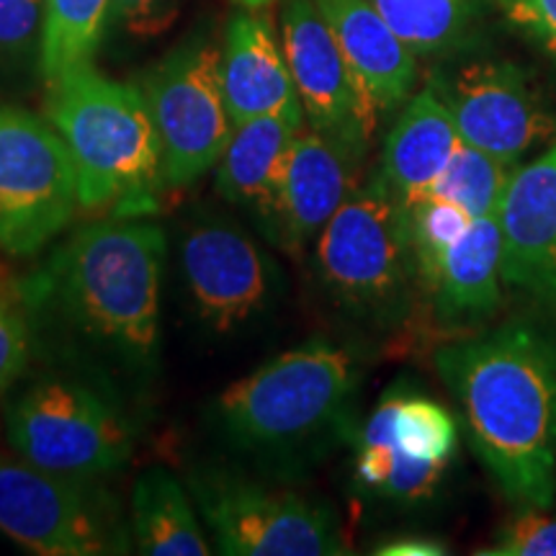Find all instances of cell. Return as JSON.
<instances>
[{"mask_svg":"<svg viewBox=\"0 0 556 556\" xmlns=\"http://www.w3.org/2000/svg\"><path fill=\"white\" fill-rule=\"evenodd\" d=\"M479 464L513 507L556 497V319L528 309L433 356Z\"/></svg>","mask_w":556,"mask_h":556,"instance_id":"cell-1","label":"cell"},{"mask_svg":"<svg viewBox=\"0 0 556 556\" xmlns=\"http://www.w3.org/2000/svg\"><path fill=\"white\" fill-rule=\"evenodd\" d=\"M165 235L131 214L90 222L34 278V296L103 356L142 371L160 343Z\"/></svg>","mask_w":556,"mask_h":556,"instance_id":"cell-2","label":"cell"},{"mask_svg":"<svg viewBox=\"0 0 556 556\" xmlns=\"http://www.w3.org/2000/svg\"><path fill=\"white\" fill-rule=\"evenodd\" d=\"M50 122L73 155L83 208L116 206L137 217L152 204L163 157L142 90L78 67L50 86Z\"/></svg>","mask_w":556,"mask_h":556,"instance_id":"cell-3","label":"cell"},{"mask_svg":"<svg viewBox=\"0 0 556 556\" xmlns=\"http://www.w3.org/2000/svg\"><path fill=\"white\" fill-rule=\"evenodd\" d=\"M315 270L330 302L361 328L392 336L413 319L420 278L405 208L379 170L317 235Z\"/></svg>","mask_w":556,"mask_h":556,"instance_id":"cell-4","label":"cell"},{"mask_svg":"<svg viewBox=\"0 0 556 556\" xmlns=\"http://www.w3.org/2000/svg\"><path fill=\"white\" fill-rule=\"evenodd\" d=\"M356 389L351 353L317 338L227 387L217 400V422L242 451L289 454L343 433Z\"/></svg>","mask_w":556,"mask_h":556,"instance_id":"cell-5","label":"cell"},{"mask_svg":"<svg viewBox=\"0 0 556 556\" xmlns=\"http://www.w3.org/2000/svg\"><path fill=\"white\" fill-rule=\"evenodd\" d=\"M5 438L21 458L58 475L93 479L122 469L135 433L119 407L78 379H41L5 415Z\"/></svg>","mask_w":556,"mask_h":556,"instance_id":"cell-6","label":"cell"},{"mask_svg":"<svg viewBox=\"0 0 556 556\" xmlns=\"http://www.w3.org/2000/svg\"><path fill=\"white\" fill-rule=\"evenodd\" d=\"M217 548L229 556H332L348 554L336 510L302 492L268 486L222 469L189 479Z\"/></svg>","mask_w":556,"mask_h":556,"instance_id":"cell-7","label":"cell"},{"mask_svg":"<svg viewBox=\"0 0 556 556\" xmlns=\"http://www.w3.org/2000/svg\"><path fill=\"white\" fill-rule=\"evenodd\" d=\"M142 93L157 129L163 184L180 189L217 168L235 127L217 41L191 37L152 70Z\"/></svg>","mask_w":556,"mask_h":556,"instance_id":"cell-8","label":"cell"},{"mask_svg":"<svg viewBox=\"0 0 556 556\" xmlns=\"http://www.w3.org/2000/svg\"><path fill=\"white\" fill-rule=\"evenodd\" d=\"M78 173L65 139L29 111L0 106V248L37 255L73 219Z\"/></svg>","mask_w":556,"mask_h":556,"instance_id":"cell-9","label":"cell"},{"mask_svg":"<svg viewBox=\"0 0 556 556\" xmlns=\"http://www.w3.org/2000/svg\"><path fill=\"white\" fill-rule=\"evenodd\" d=\"M88 482L0 454V533L39 556L122 552L114 507Z\"/></svg>","mask_w":556,"mask_h":556,"instance_id":"cell-10","label":"cell"},{"mask_svg":"<svg viewBox=\"0 0 556 556\" xmlns=\"http://www.w3.org/2000/svg\"><path fill=\"white\" fill-rule=\"evenodd\" d=\"M428 86L448 106L462 142L507 165H523L526 155L556 137L544 96L510 60H464L451 70H435Z\"/></svg>","mask_w":556,"mask_h":556,"instance_id":"cell-11","label":"cell"},{"mask_svg":"<svg viewBox=\"0 0 556 556\" xmlns=\"http://www.w3.org/2000/svg\"><path fill=\"white\" fill-rule=\"evenodd\" d=\"M283 52L309 129L364 157L379 116L366 101L336 34L315 0H287L281 16Z\"/></svg>","mask_w":556,"mask_h":556,"instance_id":"cell-12","label":"cell"},{"mask_svg":"<svg viewBox=\"0 0 556 556\" xmlns=\"http://www.w3.org/2000/svg\"><path fill=\"white\" fill-rule=\"evenodd\" d=\"M180 274L201 323L238 330L266 309L276 268L258 242L229 222H193L180 242Z\"/></svg>","mask_w":556,"mask_h":556,"instance_id":"cell-13","label":"cell"},{"mask_svg":"<svg viewBox=\"0 0 556 556\" xmlns=\"http://www.w3.org/2000/svg\"><path fill=\"white\" fill-rule=\"evenodd\" d=\"M361 155L319 131H296L274 191L255 208L268 240L299 253L358 189Z\"/></svg>","mask_w":556,"mask_h":556,"instance_id":"cell-14","label":"cell"},{"mask_svg":"<svg viewBox=\"0 0 556 556\" xmlns=\"http://www.w3.org/2000/svg\"><path fill=\"white\" fill-rule=\"evenodd\" d=\"M497 222L505 291L556 319V137L513 173Z\"/></svg>","mask_w":556,"mask_h":556,"instance_id":"cell-15","label":"cell"},{"mask_svg":"<svg viewBox=\"0 0 556 556\" xmlns=\"http://www.w3.org/2000/svg\"><path fill=\"white\" fill-rule=\"evenodd\" d=\"M222 75L232 124L258 116H281L291 127L304 129L302 101L266 13H238L229 21L222 47Z\"/></svg>","mask_w":556,"mask_h":556,"instance_id":"cell-16","label":"cell"},{"mask_svg":"<svg viewBox=\"0 0 556 556\" xmlns=\"http://www.w3.org/2000/svg\"><path fill=\"white\" fill-rule=\"evenodd\" d=\"M438 328L451 336L482 330L503 309V232L497 214L479 217L446 250L422 291Z\"/></svg>","mask_w":556,"mask_h":556,"instance_id":"cell-17","label":"cell"},{"mask_svg":"<svg viewBox=\"0 0 556 556\" xmlns=\"http://www.w3.org/2000/svg\"><path fill=\"white\" fill-rule=\"evenodd\" d=\"M336 34L374 114L387 116L409 101L417 58L368 0H315Z\"/></svg>","mask_w":556,"mask_h":556,"instance_id":"cell-18","label":"cell"},{"mask_svg":"<svg viewBox=\"0 0 556 556\" xmlns=\"http://www.w3.org/2000/svg\"><path fill=\"white\" fill-rule=\"evenodd\" d=\"M458 137L454 116L433 86H426L402 106L389 129L379 173L402 206L415 204L433 191L446 170Z\"/></svg>","mask_w":556,"mask_h":556,"instance_id":"cell-19","label":"cell"},{"mask_svg":"<svg viewBox=\"0 0 556 556\" xmlns=\"http://www.w3.org/2000/svg\"><path fill=\"white\" fill-rule=\"evenodd\" d=\"M417 60H454L482 34L497 0H368Z\"/></svg>","mask_w":556,"mask_h":556,"instance_id":"cell-20","label":"cell"},{"mask_svg":"<svg viewBox=\"0 0 556 556\" xmlns=\"http://www.w3.org/2000/svg\"><path fill=\"white\" fill-rule=\"evenodd\" d=\"M296 131L302 129L291 127L281 116H258L235 124L214 178L219 197L255 212L274 191Z\"/></svg>","mask_w":556,"mask_h":556,"instance_id":"cell-21","label":"cell"},{"mask_svg":"<svg viewBox=\"0 0 556 556\" xmlns=\"http://www.w3.org/2000/svg\"><path fill=\"white\" fill-rule=\"evenodd\" d=\"M131 533L139 554L206 556L197 507L170 471L150 469L131 490Z\"/></svg>","mask_w":556,"mask_h":556,"instance_id":"cell-22","label":"cell"},{"mask_svg":"<svg viewBox=\"0 0 556 556\" xmlns=\"http://www.w3.org/2000/svg\"><path fill=\"white\" fill-rule=\"evenodd\" d=\"M358 441L387 443L417 462L451 467L458 428L454 415L438 402L413 392H392L368 415Z\"/></svg>","mask_w":556,"mask_h":556,"instance_id":"cell-23","label":"cell"},{"mask_svg":"<svg viewBox=\"0 0 556 556\" xmlns=\"http://www.w3.org/2000/svg\"><path fill=\"white\" fill-rule=\"evenodd\" d=\"M109 13L111 0H47L41 24V75L47 86L90 65L106 31Z\"/></svg>","mask_w":556,"mask_h":556,"instance_id":"cell-24","label":"cell"},{"mask_svg":"<svg viewBox=\"0 0 556 556\" xmlns=\"http://www.w3.org/2000/svg\"><path fill=\"white\" fill-rule=\"evenodd\" d=\"M518 168L520 165H507L467 142H458L446 170L435 180L428 197L454 201L471 219L490 217V214H497L507 184Z\"/></svg>","mask_w":556,"mask_h":556,"instance_id":"cell-25","label":"cell"},{"mask_svg":"<svg viewBox=\"0 0 556 556\" xmlns=\"http://www.w3.org/2000/svg\"><path fill=\"white\" fill-rule=\"evenodd\" d=\"M402 208H405L409 245H413L422 294L430 278L435 276L438 263L443 261L446 250L467 232L475 219L462 206L443 197H422L415 204Z\"/></svg>","mask_w":556,"mask_h":556,"instance_id":"cell-26","label":"cell"},{"mask_svg":"<svg viewBox=\"0 0 556 556\" xmlns=\"http://www.w3.org/2000/svg\"><path fill=\"white\" fill-rule=\"evenodd\" d=\"M552 507H516L497 528L490 548L482 556H556V516Z\"/></svg>","mask_w":556,"mask_h":556,"instance_id":"cell-27","label":"cell"},{"mask_svg":"<svg viewBox=\"0 0 556 556\" xmlns=\"http://www.w3.org/2000/svg\"><path fill=\"white\" fill-rule=\"evenodd\" d=\"M47 0H0V54L21 58L45 24Z\"/></svg>","mask_w":556,"mask_h":556,"instance_id":"cell-28","label":"cell"},{"mask_svg":"<svg viewBox=\"0 0 556 556\" xmlns=\"http://www.w3.org/2000/svg\"><path fill=\"white\" fill-rule=\"evenodd\" d=\"M29 328L11 299L0 296V394L26 371Z\"/></svg>","mask_w":556,"mask_h":556,"instance_id":"cell-29","label":"cell"},{"mask_svg":"<svg viewBox=\"0 0 556 556\" xmlns=\"http://www.w3.org/2000/svg\"><path fill=\"white\" fill-rule=\"evenodd\" d=\"M516 29L556 58V0H497Z\"/></svg>","mask_w":556,"mask_h":556,"instance_id":"cell-30","label":"cell"},{"mask_svg":"<svg viewBox=\"0 0 556 556\" xmlns=\"http://www.w3.org/2000/svg\"><path fill=\"white\" fill-rule=\"evenodd\" d=\"M111 13L135 37H157L178 16L176 0H111Z\"/></svg>","mask_w":556,"mask_h":556,"instance_id":"cell-31","label":"cell"},{"mask_svg":"<svg viewBox=\"0 0 556 556\" xmlns=\"http://www.w3.org/2000/svg\"><path fill=\"white\" fill-rule=\"evenodd\" d=\"M374 554L384 556H443L448 554V546L443 541L426 539V536H400L389 539L384 544L374 548Z\"/></svg>","mask_w":556,"mask_h":556,"instance_id":"cell-32","label":"cell"},{"mask_svg":"<svg viewBox=\"0 0 556 556\" xmlns=\"http://www.w3.org/2000/svg\"><path fill=\"white\" fill-rule=\"evenodd\" d=\"M238 5H245L250 11H258V9H266L268 3H274V0H235Z\"/></svg>","mask_w":556,"mask_h":556,"instance_id":"cell-33","label":"cell"}]
</instances>
